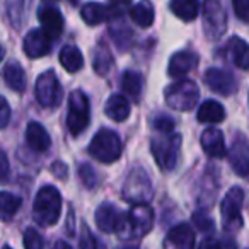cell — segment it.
I'll use <instances>...</instances> for the list:
<instances>
[{
    "label": "cell",
    "mask_w": 249,
    "mask_h": 249,
    "mask_svg": "<svg viewBox=\"0 0 249 249\" xmlns=\"http://www.w3.org/2000/svg\"><path fill=\"white\" fill-rule=\"evenodd\" d=\"M60 213H62L60 191L55 186H43L33 203V218L36 220V224L50 227L58 222Z\"/></svg>",
    "instance_id": "cell-1"
},
{
    "label": "cell",
    "mask_w": 249,
    "mask_h": 249,
    "mask_svg": "<svg viewBox=\"0 0 249 249\" xmlns=\"http://www.w3.org/2000/svg\"><path fill=\"white\" fill-rule=\"evenodd\" d=\"M154 224V210L147 203L133 205L128 215H124L116 234L121 237H143Z\"/></svg>",
    "instance_id": "cell-2"
},
{
    "label": "cell",
    "mask_w": 249,
    "mask_h": 249,
    "mask_svg": "<svg viewBox=\"0 0 249 249\" xmlns=\"http://www.w3.org/2000/svg\"><path fill=\"white\" fill-rule=\"evenodd\" d=\"M121 150H123V145H121L120 137L107 128L99 130L94 135L92 142L89 143V154L103 164H111L118 160Z\"/></svg>",
    "instance_id": "cell-3"
},
{
    "label": "cell",
    "mask_w": 249,
    "mask_h": 249,
    "mask_svg": "<svg viewBox=\"0 0 249 249\" xmlns=\"http://www.w3.org/2000/svg\"><path fill=\"white\" fill-rule=\"evenodd\" d=\"M166 103L169 107L176 111H190L196 106L200 89L193 80H178L176 84H171L164 92Z\"/></svg>",
    "instance_id": "cell-4"
},
{
    "label": "cell",
    "mask_w": 249,
    "mask_h": 249,
    "mask_svg": "<svg viewBox=\"0 0 249 249\" xmlns=\"http://www.w3.org/2000/svg\"><path fill=\"white\" fill-rule=\"evenodd\" d=\"M181 137L176 133H162L152 139V154L157 166L162 171H173L178 162Z\"/></svg>",
    "instance_id": "cell-5"
},
{
    "label": "cell",
    "mask_w": 249,
    "mask_h": 249,
    "mask_svg": "<svg viewBox=\"0 0 249 249\" xmlns=\"http://www.w3.org/2000/svg\"><path fill=\"white\" fill-rule=\"evenodd\" d=\"M90 121V107L89 99L82 90H73L69 97V116H67V126L73 137L80 135L89 126Z\"/></svg>",
    "instance_id": "cell-6"
},
{
    "label": "cell",
    "mask_w": 249,
    "mask_h": 249,
    "mask_svg": "<svg viewBox=\"0 0 249 249\" xmlns=\"http://www.w3.org/2000/svg\"><path fill=\"white\" fill-rule=\"evenodd\" d=\"M123 196L133 205L147 203L152 198V181L147 173L140 167L132 169L123 186Z\"/></svg>",
    "instance_id": "cell-7"
},
{
    "label": "cell",
    "mask_w": 249,
    "mask_h": 249,
    "mask_svg": "<svg viewBox=\"0 0 249 249\" xmlns=\"http://www.w3.org/2000/svg\"><path fill=\"white\" fill-rule=\"evenodd\" d=\"M242 201H244V193L241 188H232L220 203V215L222 224L227 232H235L242 227Z\"/></svg>",
    "instance_id": "cell-8"
},
{
    "label": "cell",
    "mask_w": 249,
    "mask_h": 249,
    "mask_svg": "<svg viewBox=\"0 0 249 249\" xmlns=\"http://www.w3.org/2000/svg\"><path fill=\"white\" fill-rule=\"evenodd\" d=\"M35 94L38 103L43 107H56L63 97V90L60 86L58 77L55 75L53 70H46L45 73L38 77L35 87Z\"/></svg>",
    "instance_id": "cell-9"
},
{
    "label": "cell",
    "mask_w": 249,
    "mask_h": 249,
    "mask_svg": "<svg viewBox=\"0 0 249 249\" xmlns=\"http://www.w3.org/2000/svg\"><path fill=\"white\" fill-rule=\"evenodd\" d=\"M203 28L210 39H218L227 29V14L220 0H205Z\"/></svg>",
    "instance_id": "cell-10"
},
{
    "label": "cell",
    "mask_w": 249,
    "mask_h": 249,
    "mask_svg": "<svg viewBox=\"0 0 249 249\" xmlns=\"http://www.w3.org/2000/svg\"><path fill=\"white\" fill-rule=\"evenodd\" d=\"M229 159H231L234 173L244 179H249V142L241 133L235 135L231 152H229Z\"/></svg>",
    "instance_id": "cell-11"
},
{
    "label": "cell",
    "mask_w": 249,
    "mask_h": 249,
    "mask_svg": "<svg viewBox=\"0 0 249 249\" xmlns=\"http://www.w3.org/2000/svg\"><path fill=\"white\" fill-rule=\"evenodd\" d=\"M203 80L213 92L220 96H231L235 90L234 75L224 69H208L203 75Z\"/></svg>",
    "instance_id": "cell-12"
},
{
    "label": "cell",
    "mask_w": 249,
    "mask_h": 249,
    "mask_svg": "<svg viewBox=\"0 0 249 249\" xmlns=\"http://www.w3.org/2000/svg\"><path fill=\"white\" fill-rule=\"evenodd\" d=\"M195 232L190 224H178L167 232L164 239V249H193Z\"/></svg>",
    "instance_id": "cell-13"
},
{
    "label": "cell",
    "mask_w": 249,
    "mask_h": 249,
    "mask_svg": "<svg viewBox=\"0 0 249 249\" xmlns=\"http://www.w3.org/2000/svg\"><path fill=\"white\" fill-rule=\"evenodd\" d=\"M123 217L124 215L111 203L99 205V208L96 210V224L99 227V231L104 232V234L118 232L121 222H123Z\"/></svg>",
    "instance_id": "cell-14"
},
{
    "label": "cell",
    "mask_w": 249,
    "mask_h": 249,
    "mask_svg": "<svg viewBox=\"0 0 249 249\" xmlns=\"http://www.w3.org/2000/svg\"><path fill=\"white\" fill-rule=\"evenodd\" d=\"M52 50V38L43 29H31L24 38V53L29 58L45 56Z\"/></svg>",
    "instance_id": "cell-15"
},
{
    "label": "cell",
    "mask_w": 249,
    "mask_h": 249,
    "mask_svg": "<svg viewBox=\"0 0 249 249\" xmlns=\"http://www.w3.org/2000/svg\"><path fill=\"white\" fill-rule=\"evenodd\" d=\"M196 65H198L196 53L184 50V52H178L171 56L167 73H169V77H173V79H183V77L188 75Z\"/></svg>",
    "instance_id": "cell-16"
},
{
    "label": "cell",
    "mask_w": 249,
    "mask_h": 249,
    "mask_svg": "<svg viewBox=\"0 0 249 249\" xmlns=\"http://www.w3.org/2000/svg\"><path fill=\"white\" fill-rule=\"evenodd\" d=\"M38 19L43 26V31L50 36L52 39L60 38V35L63 33V16L60 14L58 9L55 7H43L41 11L38 12Z\"/></svg>",
    "instance_id": "cell-17"
},
{
    "label": "cell",
    "mask_w": 249,
    "mask_h": 249,
    "mask_svg": "<svg viewBox=\"0 0 249 249\" xmlns=\"http://www.w3.org/2000/svg\"><path fill=\"white\" fill-rule=\"evenodd\" d=\"M201 147L208 156L215 157V159H222L227 154L224 133L218 128H207L201 133Z\"/></svg>",
    "instance_id": "cell-18"
},
{
    "label": "cell",
    "mask_w": 249,
    "mask_h": 249,
    "mask_svg": "<svg viewBox=\"0 0 249 249\" xmlns=\"http://www.w3.org/2000/svg\"><path fill=\"white\" fill-rule=\"evenodd\" d=\"M26 143L35 152H46L52 145V139H50L48 132L45 130L43 124L31 121L26 128Z\"/></svg>",
    "instance_id": "cell-19"
},
{
    "label": "cell",
    "mask_w": 249,
    "mask_h": 249,
    "mask_svg": "<svg viewBox=\"0 0 249 249\" xmlns=\"http://www.w3.org/2000/svg\"><path fill=\"white\" fill-rule=\"evenodd\" d=\"M104 113L107 118H111L116 123H121L130 116V103L123 94H113L109 99L106 101L104 106Z\"/></svg>",
    "instance_id": "cell-20"
},
{
    "label": "cell",
    "mask_w": 249,
    "mask_h": 249,
    "mask_svg": "<svg viewBox=\"0 0 249 249\" xmlns=\"http://www.w3.org/2000/svg\"><path fill=\"white\" fill-rule=\"evenodd\" d=\"M227 52L231 56L232 63L241 70H249V45L242 41L241 38L234 36L229 39L227 43Z\"/></svg>",
    "instance_id": "cell-21"
},
{
    "label": "cell",
    "mask_w": 249,
    "mask_h": 249,
    "mask_svg": "<svg viewBox=\"0 0 249 249\" xmlns=\"http://www.w3.org/2000/svg\"><path fill=\"white\" fill-rule=\"evenodd\" d=\"M130 18L139 28H150L154 24V19H156L152 2L150 0H140L139 4L130 9Z\"/></svg>",
    "instance_id": "cell-22"
},
{
    "label": "cell",
    "mask_w": 249,
    "mask_h": 249,
    "mask_svg": "<svg viewBox=\"0 0 249 249\" xmlns=\"http://www.w3.org/2000/svg\"><path fill=\"white\" fill-rule=\"evenodd\" d=\"M225 120V109L218 101L207 99L198 109V121L200 123H220Z\"/></svg>",
    "instance_id": "cell-23"
},
{
    "label": "cell",
    "mask_w": 249,
    "mask_h": 249,
    "mask_svg": "<svg viewBox=\"0 0 249 249\" xmlns=\"http://www.w3.org/2000/svg\"><path fill=\"white\" fill-rule=\"evenodd\" d=\"M171 11L181 21H195L200 12V0H171Z\"/></svg>",
    "instance_id": "cell-24"
},
{
    "label": "cell",
    "mask_w": 249,
    "mask_h": 249,
    "mask_svg": "<svg viewBox=\"0 0 249 249\" xmlns=\"http://www.w3.org/2000/svg\"><path fill=\"white\" fill-rule=\"evenodd\" d=\"M60 63H62V67L67 72L75 73L84 67V56L77 46L67 45L60 50Z\"/></svg>",
    "instance_id": "cell-25"
},
{
    "label": "cell",
    "mask_w": 249,
    "mask_h": 249,
    "mask_svg": "<svg viewBox=\"0 0 249 249\" xmlns=\"http://www.w3.org/2000/svg\"><path fill=\"white\" fill-rule=\"evenodd\" d=\"M109 35H111V38H113L114 45H116L120 50H128L130 45H132V38H133L132 29L124 24L123 19H120L118 16H116V19L111 22Z\"/></svg>",
    "instance_id": "cell-26"
},
{
    "label": "cell",
    "mask_w": 249,
    "mask_h": 249,
    "mask_svg": "<svg viewBox=\"0 0 249 249\" xmlns=\"http://www.w3.org/2000/svg\"><path fill=\"white\" fill-rule=\"evenodd\" d=\"M4 82L16 92H22L26 87L24 69L18 62H11L4 67Z\"/></svg>",
    "instance_id": "cell-27"
},
{
    "label": "cell",
    "mask_w": 249,
    "mask_h": 249,
    "mask_svg": "<svg viewBox=\"0 0 249 249\" xmlns=\"http://www.w3.org/2000/svg\"><path fill=\"white\" fill-rule=\"evenodd\" d=\"M80 16L86 21V24L89 26H97L101 22L107 21L109 18V11H107L106 5L99 4V2H87L86 5L80 11Z\"/></svg>",
    "instance_id": "cell-28"
},
{
    "label": "cell",
    "mask_w": 249,
    "mask_h": 249,
    "mask_svg": "<svg viewBox=\"0 0 249 249\" xmlns=\"http://www.w3.org/2000/svg\"><path fill=\"white\" fill-rule=\"evenodd\" d=\"M121 87L133 101H139L143 90V79L135 70H126L121 77Z\"/></svg>",
    "instance_id": "cell-29"
},
{
    "label": "cell",
    "mask_w": 249,
    "mask_h": 249,
    "mask_svg": "<svg viewBox=\"0 0 249 249\" xmlns=\"http://www.w3.org/2000/svg\"><path fill=\"white\" fill-rule=\"evenodd\" d=\"M111 69H113V55L104 43H99L94 52V70L99 75H106Z\"/></svg>",
    "instance_id": "cell-30"
},
{
    "label": "cell",
    "mask_w": 249,
    "mask_h": 249,
    "mask_svg": "<svg viewBox=\"0 0 249 249\" xmlns=\"http://www.w3.org/2000/svg\"><path fill=\"white\" fill-rule=\"evenodd\" d=\"M21 205L22 200L18 195L7 193V191L0 193V208H2V218L4 220H9L11 217H14L19 208H21Z\"/></svg>",
    "instance_id": "cell-31"
},
{
    "label": "cell",
    "mask_w": 249,
    "mask_h": 249,
    "mask_svg": "<svg viewBox=\"0 0 249 249\" xmlns=\"http://www.w3.org/2000/svg\"><path fill=\"white\" fill-rule=\"evenodd\" d=\"M79 178L82 181V184L87 188V190H92L97 183V176H96V171L92 169L90 164H82L79 167Z\"/></svg>",
    "instance_id": "cell-32"
},
{
    "label": "cell",
    "mask_w": 249,
    "mask_h": 249,
    "mask_svg": "<svg viewBox=\"0 0 249 249\" xmlns=\"http://www.w3.org/2000/svg\"><path fill=\"white\" fill-rule=\"evenodd\" d=\"M24 248L26 249H43L45 248V241H43L41 234L36 229H28L24 232Z\"/></svg>",
    "instance_id": "cell-33"
},
{
    "label": "cell",
    "mask_w": 249,
    "mask_h": 249,
    "mask_svg": "<svg viewBox=\"0 0 249 249\" xmlns=\"http://www.w3.org/2000/svg\"><path fill=\"white\" fill-rule=\"evenodd\" d=\"M193 222L201 232H210L213 229V218L207 213L205 210H198L193 215Z\"/></svg>",
    "instance_id": "cell-34"
},
{
    "label": "cell",
    "mask_w": 249,
    "mask_h": 249,
    "mask_svg": "<svg viewBox=\"0 0 249 249\" xmlns=\"http://www.w3.org/2000/svg\"><path fill=\"white\" fill-rule=\"evenodd\" d=\"M154 128L159 133H173V128H174L173 118L160 114V116H157L156 120H154Z\"/></svg>",
    "instance_id": "cell-35"
},
{
    "label": "cell",
    "mask_w": 249,
    "mask_h": 249,
    "mask_svg": "<svg viewBox=\"0 0 249 249\" xmlns=\"http://www.w3.org/2000/svg\"><path fill=\"white\" fill-rule=\"evenodd\" d=\"M234 12L241 21L249 22V0H232Z\"/></svg>",
    "instance_id": "cell-36"
},
{
    "label": "cell",
    "mask_w": 249,
    "mask_h": 249,
    "mask_svg": "<svg viewBox=\"0 0 249 249\" xmlns=\"http://www.w3.org/2000/svg\"><path fill=\"white\" fill-rule=\"evenodd\" d=\"M80 249H97L96 239H94L92 232L86 225L82 227V235H80Z\"/></svg>",
    "instance_id": "cell-37"
},
{
    "label": "cell",
    "mask_w": 249,
    "mask_h": 249,
    "mask_svg": "<svg viewBox=\"0 0 249 249\" xmlns=\"http://www.w3.org/2000/svg\"><path fill=\"white\" fill-rule=\"evenodd\" d=\"M0 104H2V113H0V116H2V120H0V126L2 128H5L9 124V120H11V107H9V103L5 97H2L0 99Z\"/></svg>",
    "instance_id": "cell-38"
},
{
    "label": "cell",
    "mask_w": 249,
    "mask_h": 249,
    "mask_svg": "<svg viewBox=\"0 0 249 249\" xmlns=\"http://www.w3.org/2000/svg\"><path fill=\"white\" fill-rule=\"evenodd\" d=\"M198 249H222V244L217 241V239L207 237V239H203V241H201V244H200V248H198Z\"/></svg>",
    "instance_id": "cell-39"
},
{
    "label": "cell",
    "mask_w": 249,
    "mask_h": 249,
    "mask_svg": "<svg viewBox=\"0 0 249 249\" xmlns=\"http://www.w3.org/2000/svg\"><path fill=\"white\" fill-rule=\"evenodd\" d=\"M0 160H2V181H5L9 176V160L4 152L0 154Z\"/></svg>",
    "instance_id": "cell-40"
},
{
    "label": "cell",
    "mask_w": 249,
    "mask_h": 249,
    "mask_svg": "<svg viewBox=\"0 0 249 249\" xmlns=\"http://www.w3.org/2000/svg\"><path fill=\"white\" fill-rule=\"evenodd\" d=\"M52 169H53V174H58L62 179H65L67 178V171H65V166H63L62 162H55L52 166Z\"/></svg>",
    "instance_id": "cell-41"
},
{
    "label": "cell",
    "mask_w": 249,
    "mask_h": 249,
    "mask_svg": "<svg viewBox=\"0 0 249 249\" xmlns=\"http://www.w3.org/2000/svg\"><path fill=\"white\" fill-rule=\"evenodd\" d=\"M220 244H222V249H235V248H237V246H235V242H234V239H232V237L222 239Z\"/></svg>",
    "instance_id": "cell-42"
},
{
    "label": "cell",
    "mask_w": 249,
    "mask_h": 249,
    "mask_svg": "<svg viewBox=\"0 0 249 249\" xmlns=\"http://www.w3.org/2000/svg\"><path fill=\"white\" fill-rule=\"evenodd\" d=\"M52 249H72V248H70V246L67 244L65 241H58V242H56L55 246H53Z\"/></svg>",
    "instance_id": "cell-43"
},
{
    "label": "cell",
    "mask_w": 249,
    "mask_h": 249,
    "mask_svg": "<svg viewBox=\"0 0 249 249\" xmlns=\"http://www.w3.org/2000/svg\"><path fill=\"white\" fill-rule=\"evenodd\" d=\"M130 0H111V4L116 5V7H120V5H124V4H128Z\"/></svg>",
    "instance_id": "cell-44"
},
{
    "label": "cell",
    "mask_w": 249,
    "mask_h": 249,
    "mask_svg": "<svg viewBox=\"0 0 249 249\" xmlns=\"http://www.w3.org/2000/svg\"><path fill=\"white\" fill-rule=\"evenodd\" d=\"M70 4H77V0H70Z\"/></svg>",
    "instance_id": "cell-45"
},
{
    "label": "cell",
    "mask_w": 249,
    "mask_h": 249,
    "mask_svg": "<svg viewBox=\"0 0 249 249\" xmlns=\"http://www.w3.org/2000/svg\"><path fill=\"white\" fill-rule=\"evenodd\" d=\"M4 249H11V246H7V244H5V246H4Z\"/></svg>",
    "instance_id": "cell-46"
},
{
    "label": "cell",
    "mask_w": 249,
    "mask_h": 249,
    "mask_svg": "<svg viewBox=\"0 0 249 249\" xmlns=\"http://www.w3.org/2000/svg\"><path fill=\"white\" fill-rule=\"evenodd\" d=\"M123 249H137V248H123Z\"/></svg>",
    "instance_id": "cell-47"
}]
</instances>
